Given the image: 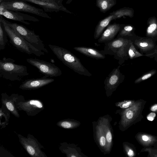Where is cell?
Segmentation results:
<instances>
[{"mask_svg": "<svg viewBox=\"0 0 157 157\" xmlns=\"http://www.w3.org/2000/svg\"><path fill=\"white\" fill-rule=\"evenodd\" d=\"M48 46L59 60L75 72L89 77L92 75L83 65L80 60L70 51L56 45L49 44Z\"/></svg>", "mask_w": 157, "mask_h": 157, "instance_id": "obj_1", "label": "cell"}, {"mask_svg": "<svg viewBox=\"0 0 157 157\" xmlns=\"http://www.w3.org/2000/svg\"><path fill=\"white\" fill-rule=\"evenodd\" d=\"M0 21L2 25L10 43L20 51L28 55H33L37 56L44 55V52L32 45L24 39L18 35L10 27L5 20L1 15Z\"/></svg>", "mask_w": 157, "mask_h": 157, "instance_id": "obj_2", "label": "cell"}, {"mask_svg": "<svg viewBox=\"0 0 157 157\" xmlns=\"http://www.w3.org/2000/svg\"><path fill=\"white\" fill-rule=\"evenodd\" d=\"M29 75L27 67L16 64L13 59L3 57L0 60L1 78L11 81H20Z\"/></svg>", "mask_w": 157, "mask_h": 157, "instance_id": "obj_3", "label": "cell"}, {"mask_svg": "<svg viewBox=\"0 0 157 157\" xmlns=\"http://www.w3.org/2000/svg\"><path fill=\"white\" fill-rule=\"evenodd\" d=\"M6 21L10 26L26 41L36 48L45 53L48 52L40 36L36 34L34 31L30 30L23 25Z\"/></svg>", "mask_w": 157, "mask_h": 157, "instance_id": "obj_4", "label": "cell"}, {"mask_svg": "<svg viewBox=\"0 0 157 157\" xmlns=\"http://www.w3.org/2000/svg\"><path fill=\"white\" fill-rule=\"evenodd\" d=\"M27 12L48 18H51L42 9L31 5L21 0L3 1L1 2L0 9Z\"/></svg>", "mask_w": 157, "mask_h": 157, "instance_id": "obj_5", "label": "cell"}, {"mask_svg": "<svg viewBox=\"0 0 157 157\" xmlns=\"http://www.w3.org/2000/svg\"><path fill=\"white\" fill-rule=\"evenodd\" d=\"M26 61L29 63L36 67L40 72L46 77H57L62 74L61 69L50 62L32 58H28Z\"/></svg>", "mask_w": 157, "mask_h": 157, "instance_id": "obj_6", "label": "cell"}, {"mask_svg": "<svg viewBox=\"0 0 157 157\" xmlns=\"http://www.w3.org/2000/svg\"><path fill=\"white\" fill-rule=\"evenodd\" d=\"M131 40L136 47L139 49L141 53L145 56L153 57L157 52V45L155 41L149 37H140L133 36Z\"/></svg>", "mask_w": 157, "mask_h": 157, "instance_id": "obj_7", "label": "cell"}, {"mask_svg": "<svg viewBox=\"0 0 157 157\" xmlns=\"http://www.w3.org/2000/svg\"><path fill=\"white\" fill-rule=\"evenodd\" d=\"M119 65L113 69L105 79L104 88L107 96H110L119 85L124 81L125 76L120 71Z\"/></svg>", "mask_w": 157, "mask_h": 157, "instance_id": "obj_8", "label": "cell"}, {"mask_svg": "<svg viewBox=\"0 0 157 157\" xmlns=\"http://www.w3.org/2000/svg\"><path fill=\"white\" fill-rule=\"evenodd\" d=\"M17 96L15 101L16 107L19 110L26 112L29 116H35L44 109L42 102L38 100H31L25 101L17 100Z\"/></svg>", "mask_w": 157, "mask_h": 157, "instance_id": "obj_9", "label": "cell"}, {"mask_svg": "<svg viewBox=\"0 0 157 157\" xmlns=\"http://www.w3.org/2000/svg\"><path fill=\"white\" fill-rule=\"evenodd\" d=\"M0 10L1 15L9 19L18 21L26 25H29L30 24V23L26 21V20L33 22H38L40 21L39 19L34 17L18 11L4 9Z\"/></svg>", "mask_w": 157, "mask_h": 157, "instance_id": "obj_10", "label": "cell"}, {"mask_svg": "<svg viewBox=\"0 0 157 157\" xmlns=\"http://www.w3.org/2000/svg\"><path fill=\"white\" fill-rule=\"evenodd\" d=\"M54 79L44 76L41 78L27 79L20 86L19 88L23 90H34L39 89L54 81Z\"/></svg>", "mask_w": 157, "mask_h": 157, "instance_id": "obj_11", "label": "cell"}, {"mask_svg": "<svg viewBox=\"0 0 157 157\" xmlns=\"http://www.w3.org/2000/svg\"><path fill=\"white\" fill-rule=\"evenodd\" d=\"M124 24L116 23L109 24L98 39L99 43H105L115 39Z\"/></svg>", "mask_w": 157, "mask_h": 157, "instance_id": "obj_12", "label": "cell"}, {"mask_svg": "<svg viewBox=\"0 0 157 157\" xmlns=\"http://www.w3.org/2000/svg\"><path fill=\"white\" fill-rule=\"evenodd\" d=\"M130 39L118 37L110 41L106 42L103 50L105 55H114L121 48L127 43Z\"/></svg>", "mask_w": 157, "mask_h": 157, "instance_id": "obj_13", "label": "cell"}, {"mask_svg": "<svg viewBox=\"0 0 157 157\" xmlns=\"http://www.w3.org/2000/svg\"><path fill=\"white\" fill-rule=\"evenodd\" d=\"M109 118L104 116L100 117L98 120L104 131L106 140L107 145L105 152H109L113 143V135Z\"/></svg>", "mask_w": 157, "mask_h": 157, "instance_id": "obj_14", "label": "cell"}, {"mask_svg": "<svg viewBox=\"0 0 157 157\" xmlns=\"http://www.w3.org/2000/svg\"><path fill=\"white\" fill-rule=\"evenodd\" d=\"M20 142L28 153L33 157H42L43 155L37 142L30 138H21L20 139Z\"/></svg>", "mask_w": 157, "mask_h": 157, "instance_id": "obj_15", "label": "cell"}, {"mask_svg": "<svg viewBox=\"0 0 157 157\" xmlns=\"http://www.w3.org/2000/svg\"><path fill=\"white\" fill-rule=\"evenodd\" d=\"M1 95V101L3 105L14 116L19 117L20 115L15 105V101L18 94H13L9 96L6 93H2Z\"/></svg>", "mask_w": 157, "mask_h": 157, "instance_id": "obj_16", "label": "cell"}, {"mask_svg": "<svg viewBox=\"0 0 157 157\" xmlns=\"http://www.w3.org/2000/svg\"><path fill=\"white\" fill-rule=\"evenodd\" d=\"M73 48L81 53L93 59H103L105 57L103 50L99 51L93 48L86 47H75Z\"/></svg>", "mask_w": 157, "mask_h": 157, "instance_id": "obj_17", "label": "cell"}, {"mask_svg": "<svg viewBox=\"0 0 157 157\" xmlns=\"http://www.w3.org/2000/svg\"><path fill=\"white\" fill-rule=\"evenodd\" d=\"M113 20H115V16L113 14H109L108 16L98 22L94 31V39H98L100 37L105 29L109 24L110 22Z\"/></svg>", "mask_w": 157, "mask_h": 157, "instance_id": "obj_18", "label": "cell"}, {"mask_svg": "<svg viewBox=\"0 0 157 157\" xmlns=\"http://www.w3.org/2000/svg\"><path fill=\"white\" fill-rule=\"evenodd\" d=\"M95 137L97 144L102 150L105 152L107 145L106 140L105 133L100 123L98 122L94 128Z\"/></svg>", "mask_w": 157, "mask_h": 157, "instance_id": "obj_19", "label": "cell"}, {"mask_svg": "<svg viewBox=\"0 0 157 157\" xmlns=\"http://www.w3.org/2000/svg\"><path fill=\"white\" fill-rule=\"evenodd\" d=\"M146 36L157 40V19L155 16L149 17L147 21Z\"/></svg>", "mask_w": 157, "mask_h": 157, "instance_id": "obj_20", "label": "cell"}, {"mask_svg": "<svg viewBox=\"0 0 157 157\" xmlns=\"http://www.w3.org/2000/svg\"><path fill=\"white\" fill-rule=\"evenodd\" d=\"M131 40L121 48L113 55L114 58L118 60V63L121 65L125 60L128 58V50Z\"/></svg>", "mask_w": 157, "mask_h": 157, "instance_id": "obj_21", "label": "cell"}, {"mask_svg": "<svg viewBox=\"0 0 157 157\" xmlns=\"http://www.w3.org/2000/svg\"><path fill=\"white\" fill-rule=\"evenodd\" d=\"M134 11L132 8L124 7L116 10L114 11L109 13L110 14H113L115 17V19L121 18L124 16H127L130 18L133 17Z\"/></svg>", "mask_w": 157, "mask_h": 157, "instance_id": "obj_22", "label": "cell"}, {"mask_svg": "<svg viewBox=\"0 0 157 157\" xmlns=\"http://www.w3.org/2000/svg\"><path fill=\"white\" fill-rule=\"evenodd\" d=\"M96 6L100 11L105 13L117 4L116 0H96Z\"/></svg>", "mask_w": 157, "mask_h": 157, "instance_id": "obj_23", "label": "cell"}, {"mask_svg": "<svg viewBox=\"0 0 157 157\" xmlns=\"http://www.w3.org/2000/svg\"><path fill=\"white\" fill-rule=\"evenodd\" d=\"M135 28L133 25L130 24H124L118 34L117 38L123 37L131 39L135 35Z\"/></svg>", "mask_w": 157, "mask_h": 157, "instance_id": "obj_24", "label": "cell"}, {"mask_svg": "<svg viewBox=\"0 0 157 157\" xmlns=\"http://www.w3.org/2000/svg\"><path fill=\"white\" fill-rule=\"evenodd\" d=\"M58 126L66 129H72L76 128L80 124V122L73 120H61L57 123Z\"/></svg>", "mask_w": 157, "mask_h": 157, "instance_id": "obj_25", "label": "cell"}, {"mask_svg": "<svg viewBox=\"0 0 157 157\" xmlns=\"http://www.w3.org/2000/svg\"><path fill=\"white\" fill-rule=\"evenodd\" d=\"M128 54L129 58L131 59L144 56V55L141 53L137 50L131 40L128 50Z\"/></svg>", "mask_w": 157, "mask_h": 157, "instance_id": "obj_26", "label": "cell"}, {"mask_svg": "<svg viewBox=\"0 0 157 157\" xmlns=\"http://www.w3.org/2000/svg\"><path fill=\"white\" fill-rule=\"evenodd\" d=\"M2 23H0V50H3L8 41L7 35Z\"/></svg>", "mask_w": 157, "mask_h": 157, "instance_id": "obj_27", "label": "cell"}, {"mask_svg": "<svg viewBox=\"0 0 157 157\" xmlns=\"http://www.w3.org/2000/svg\"><path fill=\"white\" fill-rule=\"evenodd\" d=\"M156 72L155 70H152L145 74L139 78L135 81V83H138L151 78Z\"/></svg>", "mask_w": 157, "mask_h": 157, "instance_id": "obj_28", "label": "cell"}, {"mask_svg": "<svg viewBox=\"0 0 157 157\" xmlns=\"http://www.w3.org/2000/svg\"><path fill=\"white\" fill-rule=\"evenodd\" d=\"M132 104L130 101H126L124 102L116 103V106L121 108H126L128 107Z\"/></svg>", "mask_w": 157, "mask_h": 157, "instance_id": "obj_29", "label": "cell"}, {"mask_svg": "<svg viewBox=\"0 0 157 157\" xmlns=\"http://www.w3.org/2000/svg\"><path fill=\"white\" fill-rule=\"evenodd\" d=\"M124 115H125L127 119L130 120L132 118L133 116V113L132 111L129 110L127 111L124 114Z\"/></svg>", "mask_w": 157, "mask_h": 157, "instance_id": "obj_30", "label": "cell"}, {"mask_svg": "<svg viewBox=\"0 0 157 157\" xmlns=\"http://www.w3.org/2000/svg\"><path fill=\"white\" fill-rule=\"evenodd\" d=\"M156 116V114L154 113H151L147 117V119L150 121H152Z\"/></svg>", "mask_w": 157, "mask_h": 157, "instance_id": "obj_31", "label": "cell"}, {"mask_svg": "<svg viewBox=\"0 0 157 157\" xmlns=\"http://www.w3.org/2000/svg\"><path fill=\"white\" fill-rule=\"evenodd\" d=\"M44 1L48 2L53 3H54L57 4L61 6H63L62 4V2L56 1V0H43Z\"/></svg>", "mask_w": 157, "mask_h": 157, "instance_id": "obj_32", "label": "cell"}, {"mask_svg": "<svg viewBox=\"0 0 157 157\" xmlns=\"http://www.w3.org/2000/svg\"><path fill=\"white\" fill-rule=\"evenodd\" d=\"M127 154L130 157H132L134 155L133 151L131 149H129L128 151Z\"/></svg>", "mask_w": 157, "mask_h": 157, "instance_id": "obj_33", "label": "cell"}, {"mask_svg": "<svg viewBox=\"0 0 157 157\" xmlns=\"http://www.w3.org/2000/svg\"><path fill=\"white\" fill-rule=\"evenodd\" d=\"M151 111H155L157 110V104H155L152 106L151 109Z\"/></svg>", "mask_w": 157, "mask_h": 157, "instance_id": "obj_34", "label": "cell"}, {"mask_svg": "<svg viewBox=\"0 0 157 157\" xmlns=\"http://www.w3.org/2000/svg\"><path fill=\"white\" fill-rule=\"evenodd\" d=\"M142 139L144 141H147L149 139L148 137L145 135H143L142 136Z\"/></svg>", "mask_w": 157, "mask_h": 157, "instance_id": "obj_35", "label": "cell"}, {"mask_svg": "<svg viewBox=\"0 0 157 157\" xmlns=\"http://www.w3.org/2000/svg\"><path fill=\"white\" fill-rule=\"evenodd\" d=\"M154 57H155V60L157 62V52L155 55Z\"/></svg>", "mask_w": 157, "mask_h": 157, "instance_id": "obj_36", "label": "cell"}]
</instances>
